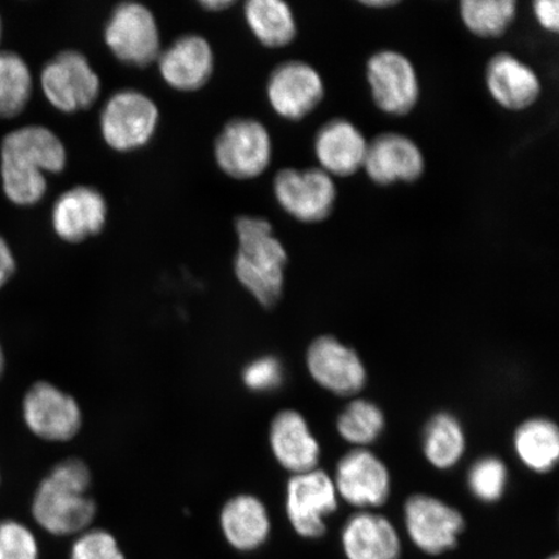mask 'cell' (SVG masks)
I'll list each match as a JSON object with an SVG mask.
<instances>
[{"mask_svg":"<svg viewBox=\"0 0 559 559\" xmlns=\"http://www.w3.org/2000/svg\"><path fill=\"white\" fill-rule=\"evenodd\" d=\"M337 508V489L325 472L314 469L289 479L286 487V514L293 530L304 539H321L328 530L326 516Z\"/></svg>","mask_w":559,"mask_h":559,"instance_id":"obj_9","label":"cell"},{"mask_svg":"<svg viewBox=\"0 0 559 559\" xmlns=\"http://www.w3.org/2000/svg\"><path fill=\"white\" fill-rule=\"evenodd\" d=\"M107 221V200L99 190L88 186H76L61 193L51 213L53 233L68 243H81L100 235Z\"/></svg>","mask_w":559,"mask_h":559,"instance_id":"obj_14","label":"cell"},{"mask_svg":"<svg viewBox=\"0 0 559 559\" xmlns=\"http://www.w3.org/2000/svg\"><path fill=\"white\" fill-rule=\"evenodd\" d=\"M0 481H2V475H0Z\"/></svg>","mask_w":559,"mask_h":559,"instance_id":"obj_42","label":"cell"},{"mask_svg":"<svg viewBox=\"0 0 559 559\" xmlns=\"http://www.w3.org/2000/svg\"><path fill=\"white\" fill-rule=\"evenodd\" d=\"M0 559H39L37 537L25 524L0 521Z\"/></svg>","mask_w":559,"mask_h":559,"instance_id":"obj_32","label":"cell"},{"mask_svg":"<svg viewBox=\"0 0 559 559\" xmlns=\"http://www.w3.org/2000/svg\"><path fill=\"white\" fill-rule=\"evenodd\" d=\"M157 64L167 86L179 93H194L212 79L215 66L213 47L199 34H186L160 51Z\"/></svg>","mask_w":559,"mask_h":559,"instance_id":"obj_16","label":"cell"},{"mask_svg":"<svg viewBox=\"0 0 559 559\" xmlns=\"http://www.w3.org/2000/svg\"><path fill=\"white\" fill-rule=\"evenodd\" d=\"M235 229L239 242L235 275L258 302L271 309L283 296L288 253L274 227L261 216H239Z\"/></svg>","mask_w":559,"mask_h":559,"instance_id":"obj_2","label":"cell"},{"mask_svg":"<svg viewBox=\"0 0 559 559\" xmlns=\"http://www.w3.org/2000/svg\"><path fill=\"white\" fill-rule=\"evenodd\" d=\"M460 15L466 29L484 39L504 35L516 16L515 0H463Z\"/></svg>","mask_w":559,"mask_h":559,"instance_id":"obj_28","label":"cell"},{"mask_svg":"<svg viewBox=\"0 0 559 559\" xmlns=\"http://www.w3.org/2000/svg\"><path fill=\"white\" fill-rule=\"evenodd\" d=\"M324 96L323 79L307 62L285 61L272 70L267 82V99L272 110L284 120H304L319 107Z\"/></svg>","mask_w":559,"mask_h":559,"instance_id":"obj_12","label":"cell"},{"mask_svg":"<svg viewBox=\"0 0 559 559\" xmlns=\"http://www.w3.org/2000/svg\"><path fill=\"white\" fill-rule=\"evenodd\" d=\"M245 21L255 39L267 48H283L297 37V21L288 3L282 0H249Z\"/></svg>","mask_w":559,"mask_h":559,"instance_id":"obj_24","label":"cell"},{"mask_svg":"<svg viewBox=\"0 0 559 559\" xmlns=\"http://www.w3.org/2000/svg\"><path fill=\"white\" fill-rule=\"evenodd\" d=\"M404 523L412 543L425 555L440 556L457 547L464 533V515L429 495H414L405 501Z\"/></svg>","mask_w":559,"mask_h":559,"instance_id":"obj_7","label":"cell"},{"mask_svg":"<svg viewBox=\"0 0 559 559\" xmlns=\"http://www.w3.org/2000/svg\"><path fill=\"white\" fill-rule=\"evenodd\" d=\"M33 95V75L29 66L13 51L0 52V118H15L23 114Z\"/></svg>","mask_w":559,"mask_h":559,"instance_id":"obj_27","label":"cell"},{"mask_svg":"<svg viewBox=\"0 0 559 559\" xmlns=\"http://www.w3.org/2000/svg\"><path fill=\"white\" fill-rule=\"evenodd\" d=\"M16 272V258L13 251L5 241L3 236H0V289L10 282L13 274Z\"/></svg>","mask_w":559,"mask_h":559,"instance_id":"obj_36","label":"cell"},{"mask_svg":"<svg viewBox=\"0 0 559 559\" xmlns=\"http://www.w3.org/2000/svg\"><path fill=\"white\" fill-rule=\"evenodd\" d=\"M2 34H3V23H2V17H0V40H2Z\"/></svg>","mask_w":559,"mask_h":559,"instance_id":"obj_40","label":"cell"},{"mask_svg":"<svg viewBox=\"0 0 559 559\" xmlns=\"http://www.w3.org/2000/svg\"><path fill=\"white\" fill-rule=\"evenodd\" d=\"M313 151L319 169L332 178H348L365 166L368 140L353 122L335 118L318 131Z\"/></svg>","mask_w":559,"mask_h":559,"instance_id":"obj_19","label":"cell"},{"mask_svg":"<svg viewBox=\"0 0 559 559\" xmlns=\"http://www.w3.org/2000/svg\"><path fill=\"white\" fill-rule=\"evenodd\" d=\"M548 559H559L557 555L549 557Z\"/></svg>","mask_w":559,"mask_h":559,"instance_id":"obj_41","label":"cell"},{"mask_svg":"<svg viewBox=\"0 0 559 559\" xmlns=\"http://www.w3.org/2000/svg\"><path fill=\"white\" fill-rule=\"evenodd\" d=\"M270 443L284 469L295 475L317 469L320 445L299 412L286 409L276 415L271 424Z\"/></svg>","mask_w":559,"mask_h":559,"instance_id":"obj_21","label":"cell"},{"mask_svg":"<svg viewBox=\"0 0 559 559\" xmlns=\"http://www.w3.org/2000/svg\"><path fill=\"white\" fill-rule=\"evenodd\" d=\"M274 194L286 214L307 225L330 218L337 201L333 178L321 169L278 171Z\"/></svg>","mask_w":559,"mask_h":559,"instance_id":"obj_8","label":"cell"},{"mask_svg":"<svg viewBox=\"0 0 559 559\" xmlns=\"http://www.w3.org/2000/svg\"><path fill=\"white\" fill-rule=\"evenodd\" d=\"M235 4L234 0H204V2H200L202 9L209 12L226 11Z\"/></svg>","mask_w":559,"mask_h":559,"instance_id":"obj_37","label":"cell"},{"mask_svg":"<svg viewBox=\"0 0 559 559\" xmlns=\"http://www.w3.org/2000/svg\"><path fill=\"white\" fill-rule=\"evenodd\" d=\"M486 83L493 100L510 111L533 107L542 94L535 70L510 53L496 55L488 61Z\"/></svg>","mask_w":559,"mask_h":559,"instance_id":"obj_20","label":"cell"},{"mask_svg":"<svg viewBox=\"0 0 559 559\" xmlns=\"http://www.w3.org/2000/svg\"><path fill=\"white\" fill-rule=\"evenodd\" d=\"M466 439L459 419L447 412L438 414L426 425L424 453L437 469H451L465 452Z\"/></svg>","mask_w":559,"mask_h":559,"instance_id":"obj_26","label":"cell"},{"mask_svg":"<svg viewBox=\"0 0 559 559\" xmlns=\"http://www.w3.org/2000/svg\"><path fill=\"white\" fill-rule=\"evenodd\" d=\"M333 481L342 499L355 508H379L389 500L388 467L370 451L358 449L345 454Z\"/></svg>","mask_w":559,"mask_h":559,"instance_id":"obj_15","label":"cell"},{"mask_svg":"<svg viewBox=\"0 0 559 559\" xmlns=\"http://www.w3.org/2000/svg\"><path fill=\"white\" fill-rule=\"evenodd\" d=\"M159 109L152 97L138 90L117 91L104 104L100 131L109 148L130 153L144 148L155 138Z\"/></svg>","mask_w":559,"mask_h":559,"instance_id":"obj_3","label":"cell"},{"mask_svg":"<svg viewBox=\"0 0 559 559\" xmlns=\"http://www.w3.org/2000/svg\"><path fill=\"white\" fill-rule=\"evenodd\" d=\"M0 175L5 198L13 205L31 207L45 199L48 190L47 175L9 164H0Z\"/></svg>","mask_w":559,"mask_h":559,"instance_id":"obj_30","label":"cell"},{"mask_svg":"<svg viewBox=\"0 0 559 559\" xmlns=\"http://www.w3.org/2000/svg\"><path fill=\"white\" fill-rule=\"evenodd\" d=\"M347 559H401L402 542L386 516L372 512L356 513L346 521L341 534Z\"/></svg>","mask_w":559,"mask_h":559,"instance_id":"obj_22","label":"cell"},{"mask_svg":"<svg viewBox=\"0 0 559 559\" xmlns=\"http://www.w3.org/2000/svg\"><path fill=\"white\" fill-rule=\"evenodd\" d=\"M467 484L475 499L492 504L504 496L508 484L507 466L498 457H484L472 466Z\"/></svg>","mask_w":559,"mask_h":559,"instance_id":"obj_31","label":"cell"},{"mask_svg":"<svg viewBox=\"0 0 559 559\" xmlns=\"http://www.w3.org/2000/svg\"><path fill=\"white\" fill-rule=\"evenodd\" d=\"M362 169L374 185L388 187L414 183L423 177L425 158L419 146L408 136L384 132L368 143Z\"/></svg>","mask_w":559,"mask_h":559,"instance_id":"obj_17","label":"cell"},{"mask_svg":"<svg viewBox=\"0 0 559 559\" xmlns=\"http://www.w3.org/2000/svg\"><path fill=\"white\" fill-rule=\"evenodd\" d=\"M104 40L118 61L134 68L150 67L163 51L157 20L142 3L116 5L105 24Z\"/></svg>","mask_w":559,"mask_h":559,"instance_id":"obj_4","label":"cell"},{"mask_svg":"<svg viewBox=\"0 0 559 559\" xmlns=\"http://www.w3.org/2000/svg\"><path fill=\"white\" fill-rule=\"evenodd\" d=\"M0 163L44 174H60L68 163L62 140L45 126L31 124L7 134L0 145Z\"/></svg>","mask_w":559,"mask_h":559,"instance_id":"obj_18","label":"cell"},{"mask_svg":"<svg viewBox=\"0 0 559 559\" xmlns=\"http://www.w3.org/2000/svg\"><path fill=\"white\" fill-rule=\"evenodd\" d=\"M337 429L340 436L348 443L356 445L373 443L384 429L383 412L372 402L354 401L340 415Z\"/></svg>","mask_w":559,"mask_h":559,"instance_id":"obj_29","label":"cell"},{"mask_svg":"<svg viewBox=\"0 0 559 559\" xmlns=\"http://www.w3.org/2000/svg\"><path fill=\"white\" fill-rule=\"evenodd\" d=\"M367 81L373 102L383 114L407 116L416 108L419 81L407 56L391 50L370 56Z\"/></svg>","mask_w":559,"mask_h":559,"instance_id":"obj_10","label":"cell"},{"mask_svg":"<svg viewBox=\"0 0 559 559\" xmlns=\"http://www.w3.org/2000/svg\"><path fill=\"white\" fill-rule=\"evenodd\" d=\"M69 559H126L116 537L104 530L83 533L70 549Z\"/></svg>","mask_w":559,"mask_h":559,"instance_id":"obj_33","label":"cell"},{"mask_svg":"<svg viewBox=\"0 0 559 559\" xmlns=\"http://www.w3.org/2000/svg\"><path fill=\"white\" fill-rule=\"evenodd\" d=\"M400 2H395V0H366V2H360L361 5L368 7V9H390V7H394Z\"/></svg>","mask_w":559,"mask_h":559,"instance_id":"obj_38","label":"cell"},{"mask_svg":"<svg viewBox=\"0 0 559 559\" xmlns=\"http://www.w3.org/2000/svg\"><path fill=\"white\" fill-rule=\"evenodd\" d=\"M40 86L48 103L61 114L87 110L99 99L102 81L91 62L80 51L56 55L40 72Z\"/></svg>","mask_w":559,"mask_h":559,"instance_id":"obj_6","label":"cell"},{"mask_svg":"<svg viewBox=\"0 0 559 559\" xmlns=\"http://www.w3.org/2000/svg\"><path fill=\"white\" fill-rule=\"evenodd\" d=\"M221 527L230 547L239 551H253L269 540L270 514L255 496H235L222 509Z\"/></svg>","mask_w":559,"mask_h":559,"instance_id":"obj_23","label":"cell"},{"mask_svg":"<svg viewBox=\"0 0 559 559\" xmlns=\"http://www.w3.org/2000/svg\"><path fill=\"white\" fill-rule=\"evenodd\" d=\"M514 450L524 466L535 473H548L559 459V431L547 418H531L514 435Z\"/></svg>","mask_w":559,"mask_h":559,"instance_id":"obj_25","label":"cell"},{"mask_svg":"<svg viewBox=\"0 0 559 559\" xmlns=\"http://www.w3.org/2000/svg\"><path fill=\"white\" fill-rule=\"evenodd\" d=\"M306 362L313 381L335 395H354L366 386L367 370L359 355L332 335L312 342Z\"/></svg>","mask_w":559,"mask_h":559,"instance_id":"obj_13","label":"cell"},{"mask_svg":"<svg viewBox=\"0 0 559 559\" xmlns=\"http://www.w3.org/2000/svg\"><path fill=\"white\" fill-rule=\"evenodd\" d=\"M559 3L557 0H536L534 2V15L543 29L558 33L559 29Z\"/></svg>","mask_w":559,"mask_h":559,"instance_id":"obj_35","label":"cell"},{"mask_svg":"<svg viewBox=\"0 0 559 559\" xmlns=\"http://www.w3.org/2000/svg\"><path fill=\"white\" fill-rule=\"evenodd\" d=\"M91 473L79 459L56 465L34 493L32 513L48 534L69 536L85 531L96 514V504L87 495Z\"/></svg>","mask_w":559,"mask_h":559,"instance_id":"obj_1","label":"cell"},{"mask_svg":"<svg viewBox=\"0 0 559 559\" xmlns=\"http://www.w3.org/2000/svg\"><path fill=\"white\" fill-rule=\"evenodd\" d=\"M23 417L27 429L47 442H68L82 426V412L74 397L46 381L27 390Z\"/></svg>","mask_w":559,"mask_h":559,"instance_id":"obj_11","label":"cell"},{"mask_svg":"<svg viewBox=\"0 0 559 559\" xmlns=\"http://www.w3.org/2000/svg\"><path fill=\"white\" fill-rule=\"evenodd\" d=\"M272 151L270 131L254 118H234L225 124L214 144L216 165L236 180L261 177L271 165Z\"/></svg>","mask_w":559,"mask_h":559,"instance_id":"obj_5","label":"cell"},{"mask_svg":"<svg viewBox=\"0 0 559 559\" xmlns=\"http://www.w3.org/2000/svg\"><path fill=\"white\" fill-rule=\"evenodd\" d=\"M242 379L250 390H275L283 383V365L274 356H264V358L251 361L245 368Z\"/></svg>","mask_w":559,"mask_h":559,"instance_id":"obj_34","label":"cell"},{"mask_svg":"<svg viewBox=\"0 0 559 559\" xmlns=\"http://www.w3.org/2000/svg\"><path fill=\"white\" fill-rule=\"evenodd\" d=\"M5 370V355L2 344H0V379H2V376L4 374Z\"/></svg>","mask_w":559,"mask_h":559,"instance_id":"obj_39","label":"cell"}]
</instances>
